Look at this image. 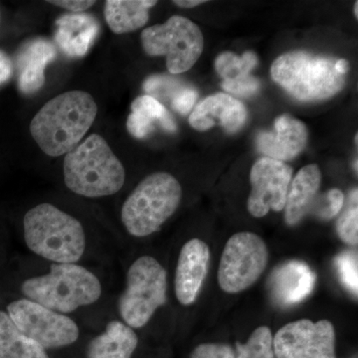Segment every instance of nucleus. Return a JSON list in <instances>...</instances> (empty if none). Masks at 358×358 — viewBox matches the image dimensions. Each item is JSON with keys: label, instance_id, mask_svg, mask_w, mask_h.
<instances>
[{"label": "nucleus", "instance_id": "nucleus-4", "mask_svg": "<svg viewBox=\"0 0 358 358\" xmlns=\"http://www.w3.org/2000/svg\"><path fill=\"white\" fill-rule=\"evenodd\" d=\"M169 300V274L150 254L131 259L124 267V285L115 294L114 317L138 334L152 324Z\"/></svg>", "mask_w": 358, "mask_h": 358}, {"label": "nucleus", "instance_id": "nucleus-17", "mask_svg": "<svg viewBox=\"0 0 358 358\" xmlns=\"http://www.w3.org/2000/svg\"><path fill=\"white\" fill-rule=\"evenodd\" d=\"M57 57L55 45L45 38L30 40L16 57L18 89L25 95L37 93L45 83V69Z\"/></svg>", "mask_w": 358, "mask_h": 358}, {"label": "nucleus", "instance_id": "nucleus-8", "mask_svg": "<svg viewBox=\"0 0 358 358\" xmlns=\"http://www.w3.org/2000/svg\"><path fill=\"white\" fill-rule=\"evenodd\" d=\"M336 59L303 51L288 52L271 67L273 80L296 100H327L345 88V75L336 70Z\"/></svg>", "mask_w": 358, "mask_h": 358}, {"label": "nucleus", "instance_id": "nucleus-38", "mask_svg": "<svg viewBox=\"0 0 358 358\" xmlns=\"http://www.w3.org/2000/svg\"><path fill=\"white\" fill-rule=\"evenodd\" d=\"M353 167H355V171L357 173V159L355 160V162H353Z\"/></svg>", "mask_w": 358, "mask_h": 358}, {"label": "nucleus", "instance_id": "nucleus-2", "mask_svg": "<svg viewBox=\"0 0 358 358\" xmlns=\"http://www.w3.org/2000/svg\"><path fill=\"white\" fill-rule=\"evenodd\" d=\"M21 239L27 255L46 262L113 267L115 261V238L52 202H40L25 211Z\"/></svg>", "mask_w": 358, "mask_h": 358}, {"label": "nucleus", "instance_id": "nucleus-26", "mask_svg": "<svg viewBox=\"0 0 358 358\" xmlns=\"http://www.w3.org/2000/svg\"><path fill=\"white\" fill-rule=\"evenodd\" d=\"M338 236L346 244L357 245L358 242V209L357 189L350 194V206L339 217L338 225Z\"/></svg>", "mask_w": 358, "mask_h": 358}, {"label": "nucleus", "instance_id": "nucleus-28", "mask_svg": "<svg viewBox=\"0 0 358 358\" xmlns=\"http://www.w3.org/2000/svg\"><path fill=\"white\" fill-rule=\"evenodd\" d=\"M222 88L230 93L239 96H251L260 89V82L256 78L250 76L239 78L236 80H224Z\"/></svg>", "mask_w": 358, "mask_h": 358}, {"label": "nucleus", "instance_id": "nucleus-39", "mask_svg": "<svg viewBox=\"0 0 358 358\" xmlns=\"http://www.w3.org/2000/svg\"><path fill=\"white\" fill-rule=\"evenodd\" d=\"M358 143V134H355V143L357 145Z\"/></svg>", "mask_w": 358, "mask_h": 358}, {"label": "nucleus", "instance_id": "nucleus-29", "mask_svg": "<svg viewBox=\"0 0 358 358\" xmlns=\"http://www.w3.org/2000/svg\"><path fill=\"white\" fill-rule=\"evenodd\" d=\"M192 358H235V353L225 343H202L193 350Z\"/></svg>", "mask_w": 358, "mask_h": 358}, {"label": "nucleus", "instance_id": "nucleus-34", "mask_svg": "<svg viewBox=\"0 0 358 358\" xmlns=\"http://www.w3.org/2000/svg\"><path fill=\"white\" fill-rule=\"evenodd\" d=\"M205 2L206 1L204 0H176L173 3L181 8H192V7L199 6Z\"/></svg>", "mask_w": 358, "mask_h": 358}, {"label": "nucleus", "instance_id": "nucleus-9", "mask_svg": "<svg viewBox=\"0 0 358 358\" xmlns=\"http://www.w3.org/2000/svg\"><path fill=\"white\" fill-rule=\"evenodd\" d=\"M150 56H166V67L178 75L192 69L201 56L204 38L199 26L182 16H171L164 24L145 28L141 34Z\"/></svg>", "mask_w": 358, "mask_h": 358}, {"label": "nucleus", "instance_id": "nucleus-30", "mask_svg": "<svg viewBox=\"0 0 358 358\" xmlns=\"http://www.w3.org/2000/svg\"><path fill=\"white\" fill-rule=\"evenodd\" d=\"M197 100V92L194 89L185 88L179 90L173 96L171 107L179 114L185 115L192 110Z\"/></svg>", "mask_w": 358, "mask_h": 358}, {"label": "nucleus", "instance_id": "nucleus-22", "mask_svg": "<svg viewBox=\"0 0 358 358\" xmlns=\"http://www.w3.org/2000/svg\"><path fill=\"white\" fill-rule=\"evenodd\" d=\"M154 0H108L105 3V18L115 34H126L147 24L150 8L157 4Z\"/></svg>", "mask_w": 358, "mask_h": 358}, {"label": "nucleus", "instance_id": "nucleus-18", "mask_svg": "<svg viewBox=\"0 0 358 358\" xmlns=\"http://www.w3.org/2000/svg\"><path fill=\"white\" fill-rule=\"evenodd\" d=\"M268 284L271 294L279 305H296L312 293L315 274L307 264L291 261L275 268Z\"/></svg>", "mask_w": 358, "mask_h": 358}, {"label": "nucleus", "instance_id": "nucleus-1", "mask_svg": "<svg viewBox=\"0 0 358 358\" xmlns=\"http://www.w3.org/2000/svg\"><path fill=\"white\" fill-rule=\"evenodd\" d=\"M7 268L0 291L68 315L93 333L114 317L113 267L46 262L26 255Z\"/></svg>", "mask_w": 358, "mask_h": 358}, {"label": "nucleus", "instance_id": "nucleus-6", "mask_svg": "<svg viewBox=\"0 0 358 358\" xmlns=\"http://www.w3.org/2000/svg\"><path fill=\"white\" fill-rule=\"evenodd\" d=\"M182 187L173 174L157 171L143 179L122 202L120 221L134 239L159 232L178 211Z\"/></svg>", "mask_w": 358, "mask_h": 358}, {"label": "nucleus", "instance_id": "nucleus-20", "mask_svg": "<svg viewBox=\"0 0 358 358\" xmlns=\"http://www.w3.org/2000/svg\"><path fill=\"white\" fill-rule=\"evenodd\" d=\"M322 183V173L317 164L303 167L292 182L285 205V219L289 226L296 225L313 207Z\"/></svg>", "mask_w": 358, "mask_h": 358}, {"label": "nucleus", "instance_id": "nucleus-12", "mask_svg": "<svg viewBox=\"0 0 358 358\" xmlns=\"http://www.w3.org/2000/svg\"><path fill=\"white\" fill-rule=\"evenodd\" d=\"M292 176L293 169L285 162L266 157L257 160L250 173L249 213L262 218L270 210H284Z\"/></svg>", "mask_w": 358, "mask_h": 358}, {"label": "nucleus", "instance_id": "nucleus-7", "mask_svg": "<svg viewBox=\"0 0 358 358\" xmlns=\"http://www.w3.org/2000/svg\"><path fill=\"white\" fill-rule=\"evenodd\" d=\"M0 303L15 327L50 355L86 343L93 331L76 320L7 292L0 291Z\"/></svg>", "mask_w": 358, "mask_h": 358}, {"label": "nucleus", "instance_id": "nucleus-3", "mask_svg": "<svg viewBox=\"0 0 358 358\" xmlns=\"http://www.w3.org/2000/svg\"><path fill=\"white\" fill-rule=\"evenodd\" d=\"M96 115L98 106L89 93L65 92L45 103L34 115L30 133L44 154L60 157L79 145Z\"/></svg>", "mask_w": 358, "mask_h": 358}, {"label": "nucleus", "instance_id": "nucleus-35", "mask_svg": "<svg viewBox=\"0 0 358 358\" xmlns=\"http://www.w3.org/2000/svg\"><path fill=\"white\" fill-rule=\"evenodd\" d=\"M348 68H350V64H348V60H345V59L336 60V70L338 71L339 74L345 75L346 72L348 71Z\"/></svg>", "mask_w": 358, "mask_h": 358}, {"label": "nucleus", "instance_id": "nucleus-16", "mask_svg": "<svg viewBox=\"0 0 358 358\" xmlns=\"http://www.w3.org/2000/svg\"><path fill=\"white\" fill-rule=\"evenodd\" d=\"M140 346V336L117 317L92 334L85 345L86 358H133Z\"/></svg>", "mask_w": 358, "mask_h": 358}, {"label": "nucleus", "instance_id": "nucleus-11", "mask_svg": "<svg viewBox=\"0 0 358 358\" xmlns=\"http://www.w3.org/2000/svg\"><path fill=\"white\" fill-rule=\"evenodd\" d=\"M277 358H336L333 324L322 320L289 322L273 338Z\"/></svg>", "mask_w": 358, "mask_h": 358}, {"label": "nucleus", "instance_id": "nucleus-21", "mask_svg": "<svg viewBox=\"0 0 358 358\" xmlns=\"http://www.w3.org/2000/svg\"><path fill=\"white\" fill-rule=\"evenodd\" d=\"M131 113L127 121L129 133L136 138H145L155 129V122H159L167 131H176V121L169 110L159 100L152 96H138L131 103Z\"/></svg>", "mask_w": 358, "mask_h": 358}, {"label": "nucleus", "instance_id": "nucleus-31", "mask_svg": "<svg viewBox=\"0 0 358 358\" xmlns=\"http://www.w3.org/2000/svg\"><path fill=\"white\" fill-rule=\"evenodd\" d=\"M327 206L320 212L319 215L324 219H331L338 215L343 206L345 202V195L339 189L334 188L329 190L327 194Z\"/></svg>", "mask_w": 358, "mask_h": 358}, {"label": "nucleus", "instance_id": "nucleus-37", "mask_svg": "<svg viewBox=\"0 0 358 358\" xmlns=\"http://www.w3.org/2000/svg\"><path fill=\"white\" fill-rule=\"evenodd\" d=\"M355 17H358V2H355Z\"/></svg>", "mask_w": 358, "mask_h": 358}, {"label": "nucleus", "instance_id": "nucleus-19", "mask_svg": "<svg viewBox=\"0 0 358 358\" xmlns=\"http://www.w3.org/2000/svg\"><path fill=\"white\" fill-rule=\"evenodd\" d=\"M100 32V23L86 13L66 14L56 21L55 41L66 55L83 57Z\"/></svg>", "mask_w": 358, "mask_h": 358}, {"label": "nucleus", "instance_id": "nucleus-13", "mask_svg": "<svg viewBox=\"0 0 358 358\" xmlns=\"http://www.w3.org/2000/svg\"><path fill=\"white\" fill-rule=\"evenodd\" d=\"M210 264L208 245L200 239L185 242L179 250L173 277V291L181 306L192 305L201 291Z\"/></svg>", "mask_w": 358, "mask_h": 358}, {"label": "nucleus", "instance_id": "nucleus-23", "mask_svg": "<svg viewBox=\"0 0 358 358\" xmlns=\"http://www.w3.org/2000/svg\"><path fill=\"white\" fill-rule=\"evenodd\" d=\"M0 358H51L36 341L21 333L0 303Z\"/></svg>", "mask_w": 358, "mask_h": 358}, {"label": "nucleus", "instance_id": "nucleus-36", "mask_svg": "<svg viewBox=\"0 0 358 358\" xmlns=\"http://www.w3.org/2000/svg\"><path fill=\"white\" fill-rule=\"evenodd\" d=\"M6 247H0V268H6Z\"/></svg>", "mask_w": 358, "mask_h": 358}, {"label": "nucleus", "instance_id": "nucleus-33", "mask_svg": "<svg viewBox=\"0 0 358 358\" xmlns=\"http://www.w3.org/2000/svg\"><path fill=\"white\" fill-rule=\"evenodd\" d=\"M14 74V64L6 52L0 50V86L6 84Z\"/></svg>", "mask_w": 358, "mask_h": 358}, {"label": "nucleus", "instance_id": "nucleus-14", "mask_svg": "<svg viewBox=\"0 0 358 358\" xmlns=\"http://www.w3.org/2000/svg\"><path fill=\"white\" fill-rule=\"evenodd\" d=\"M247 110L243 103L227 94L207 96L189 115L190 126L199 131L221 126L227 133H236L244 126Z\"/></svg>", "mask_w": 358, "mask_h": 358}, {"label": "nucleus", "instance_id": "nucleus-5", "mask_svg": "<svg viewBox=\"0 0 358 358\" xmlns=\"http://www.w3.org/2000/svg\"><path fill=\"white\" fill-rule=\"evenodd\" d=\"M63 178L73 194L99 199L121 192L126 185L127 173L105 138L92 134L66 154Z\"/></svg>", "mask_w": 358, "mask_h": 358}, {"label": "nucleus", "instance_id": "nucleus-24", "mask_svg": "<svg viewBox=\"0 0 358 358\" xmlns=\"http://www.w3.org/2000/svg\"><path fill=\"white\" fill-rule=\"evenodd\" d=\"M257 64L258 58L251 51L246 52L241 57H238L232 52H224L215 61L216 71L224 80H236L248 76Z\"/></svg>", "mask_w": 358, "mask_h": 358}, {"label": "nucleus", "instance_id": "nucleus-32", "mask_svg": "<svg viewBox=\"0 0 358 358\" xmlns=\"http://www.w3.org/2000/svg\"><path fill=\"white\" fill-rule=\"evenodd\" d=\"M47 2L74 13H83L96 3V1H89V0L86 1L85 0H55V1L51 0Z\"/></svg>", "mask_w": 358, "mask_h": 358}, {"label": "nucleus", "instance_id": "nucleus-10", "mask_svg": "<svg viewBox=\"0 0 358 358\" xmlns=\"http://www.w3.org/2000/svg\"><path fill=\"white\" fill-rule=\"evenodd\" d=\"M268 259L267 245L262 238L251 232L233 235L221 256L219 286L228 294L245 291L263 274Z\"/></svg>", "mask_w": 358, "mask_h": 358}, {"label": "nucleus", "instance_id": "nucleus-27", "mask_svg": "<svg viewBox=\"0 0 358 358\" xmlns=\"http://www.w3.org/2000/svg\"><path fill=\"white\" fill-rule=\"evenodd\" d=\"M336 265L341 282H343L348 291L357 296L358 268L357 253L348 251L339 254L338 258L336 259Z\"/></svg>", "mask_w": 358, "mask_h": 358}, {"label": "nucleus", "instance_id": "nucleus-15", "mask_svg": "<svg viewBox=\"0 0 358 358\" xmlns=\"http://www.w3.org/2000/svg\"><path fill=\"white\" fill-rule=\"evenodd\" d=\"M308 141V129L303 122L289 115L277 117L274 131L259 134L258 148L266 157L287 162L303 152Z\"/></svg>", "mask_w": 358, "mask_h": 358}, {"label": "nucleus", "instance_id": "nucleus-25", "mask_svg": "<svg viewBox=\"0 0 358 358\" xmlns=\"http://www.w3.org/2000/svg\"><path fill=\"white\" fill-rule=\"evenodd\" d=\"M273 338L268 327H258L246 343H236L237 357L235 358H275Z\"/></svg>", "mask_w": 358, "mask_h": 358}]
</instances>
